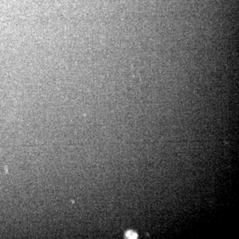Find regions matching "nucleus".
I'll list each match as a JSON object with an SVG mask.
<instances>
[{"instance_id":"1","label":"nucleus","mask_w":239,"mask_h":239,"mask_svg":"<svg viewBox=\"0 0 239 239\" xmlns=\"http://www.w3.org/2000/svg\"><path fill=\"white\" fill-rule=\"evenodd\" d=\"M126 237L128 238H136L137 237V235L134 231L129 230V231L126 233Z\"/></svg>"}]
</instances>
